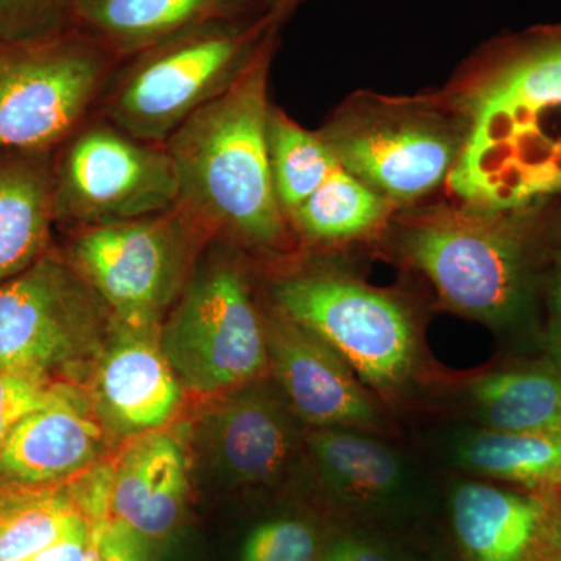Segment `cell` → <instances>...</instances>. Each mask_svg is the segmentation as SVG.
<instances>
[{
    "mask_svg": "<svg viewBox=\"0 0 561 561\" xmlns=\"http://www.w3.org/2000/svg\"><path fill=\"white\" fill-rule=\"evenodd\" d=\"M457 463L494 481L527 489H560L561 434L474 431L454 449Z\"/></svg>",
    "mask_w": 561,
    "mask_h": 561,
    "instance_id": "obj_22",
    "label": "cell"
},
{
    "mask_svg": "<svg viewBox=\"0 0 561 561\" xmlns=\"http://www.w3.org/2000/svg\"><path fill=\"white\" fill-rule=\"evenodd\" d=\"M284 20L273 11H247L140 50L121 61L95 113L135 138L164 146L238 80Z\"/></svg>",
    "mask_w": 561,
    "mask_h": 561,
    "instance_id": "obj_3",
    "label": "cell"
},
{
    "mask_svg": "<svg viewBox=\"0 0 561 561\" xmlns=\"http://www.w3.org/2000/svg\"><path fill=\"white\" fill-rule=\"evenodd\" d=\"M471 400L486 430L561 434V373L516 368L472 382Z\"/></svg>",
    "mask_w": 561,
    "mask_h": 561,
    "instance_id": "obj_21",
    "label": "cell"
},
{
    "mask_svg": "<svg viewBox=\"0 0 561 561\" xmlns=\"http://www.w3.org/2000/svg\"><path fill=\"white\" fill-rule=\"evenodd\" d=\"M339 164L394 206L448 181L461 124L451 108L416 99L362 95L319 131Z\"/></svg>",
    "mask_w": 561,
    "mask_h": 561,
    "instance_id": "obj_8",
    "label": "cell"
},
{
    "mask_svg": "<svg viewBox=\"0 0 561 561\" xmlns=\"http://www.w3.org/2000/svg\"><path fill=\"white\" fill-rule=\"evenodd\" d=\"M404 561H427V560H421V559H408V560H404Z\"/></svg>",
    "mask_w": 561,
    "mask_h": 561,
    "instance_id": "obj_37",
    "label": "cell"
},
{
    "mask_svg": "<svg viewBox=\"0 0 561 561\" xmlns=\"http://www.w3.org/2000/svg\"><path fill=\"white\" fill-rule=\"evenodd\" d=\"M195 265L162 321V351L181 386L195 393L243 387L268 367L265 316L245 268L217 245Z\"/></svg>",
    "mask_w": 561,
    "mask_h": 561,
    "instance_id": "obj_6",
    "label": "cell"
},
{
    "mask_svg": "<svg viewBox=\"0 0 561 561\" xmlns=\"http://www.w3.org/2000/svg\"><path fill=\"white\" fill-rule=\"evenodd\" d=\"M179 195L165 146L135 138L98 113L54 150L55 219L69 230L168 213Z\"/></svg>",
    "mask_w": 561,
    "mask_h": 561,
    "instance_id": "obj_10",
    "label": "cell"
},
{
    "mask_svg": "<svg viewBox=\"0 0 561 561\" xmlns=\"http://www.w3.org/2000/svg\"><path fill=\"white\" fill-rule=\"evenodd\" d=\"M463 83L453 99L461 124L454 194L507 214L561 194V27L494 47Z\"/></svg>",
    "mask_w": 561,
    "mask_h": 561,
    "instance_id": "obj_1",
    "label": "cell"
},
{
    "mask_svg": "<svg viewBox=\"0 0 561 561\" xmlns=\"http://www.w3.org/2000/svg\"><path fill=\"white\" fill-rule=\"evenodd\" d=\"M73 0H0V39L38 38L70 25Z\"/></svg>",
    "mask_w": 561,
    "mask_h": 561,
    "instance_id": "obj_27",
    "label": "cell"
},
{
    "mask_svg": "<svg viewBox=\"0 0 561 561\" xmlns=\"http://www.w3.org/2000/svg\"><path fill=\"white\" fill-rule=\"evenodd\" d=\"M160 331L161 324L130 327L111 317L92 373L91 402L116 434L157 431L179 409L183 386L162 351Z\"/></svg>",
    "mask_w": 561,
    "mask_h": 561,
    "instance_id": "obj_12",
    "label": "cell"
},
{
    "mask_svg": "<svg viewBox=\"0 0 561 561\" xmlns=\"http://www.w3.org/2000/svg\"><path fill=\"white\" fill-rule=\"evenodd\" d=\"M90 535L91 523L81 513L58 540L24 561H87Z\"/></svg>",
    "mask_w": 561,
    "mask_h": 561,
    "instance_id": "obj_30",
    "label": "cell"
},
{
    "mask_svg": "<svg viewBox=\"0 0 561 561\" xmlns=\"http://www.w3.org/2000/svg\"><path fill=\"white\" fill-rule=\"evenodd\" d=\"M55 383L21 373L0 370V446L25 416L43 409Z\"/></svg>",
    "mask_w": 561,
    "mask_h": 561,
    "instance_id": "obj_28",
    "label": "cell"
},
{
    "mask_svg": "<svg viewBox=\"0 0 561 561\" xmlns=\"http://www.w3.org/2000/svg\"><path fill=\"white\" fill-rule=\"evenodd\" d=\"M111 312L69 261L49 251L0 286V370L54 382L95 364Z\"/></svg>",
    "mask_w": 561,
    "mask_h": 561,
    "instance_id": "obj_9",
    "label": "cell"
},
{
    "mask_svg": "<svg viewBox=\"0 0 561 561\" xmlns=\"http://www.w3.org/2000/svg\"><path fill=\"white\" fill-rule=\"evenodd\" d=\"M190 481L181 443L169 432H149L128 446L113 467L111 518L147 540H161L179 526Z\"/></svg>",
    "mask_w": 561,
    "mask_h": 561,
    "instance_id": "obj_17",
    "label": "cell"
},
{
    "mask_svg": "<svg viewBox=\"0 0 561 561\" xmlns=\"http://www.w3.org/2000/svg\"><path fill=\"white\" fill-rule=\"evenodd\" d=\"M81 515L68 491L0 486V561H24Z\"/></svg>",
    "mask_w": 561,
    "mask_h": 561,
    "instance_id": "obj_25",
    "label": "cell"
},
{
    "mask_svg": "<svg viewBox=\"0 0 561 561\" xmlns=\"http://www.w3.org/2000/svg\"><path fill=\"white\" fill-rule=\"evenodd\" d=\"M273 308L327 343L362 382L389 393L411 375L416 335L389 294L331 272H297L271 286Z\"/></svg>",
    "mask_w": 561,
    "mask_h": 561,
    "instance_id": "obj_11",
    "label": "cell"
},
{
    "mask_svg": "<svg viewBox=\"0 0 561 561\" xmlns=\"http://www.w3.org/2000/svg\"><path fill=\"white\" fill-rule=\"evenodd\" d=\"M87 561H102L101 551H99L98 537L91 526L90 546H88Z\"/></svg>",
    "mask_w": 561,
    "mask_h": 561,
    "instance_id": "obj_35",
    "label": "cell"
},
{
    "mask_svg": "<svg viewBox=\"0 0 561 561\" xmlns=\"http://www.w3.org/2000/svg\"><path fill=\"white\" fill-rule=\"evenodd\" d=\"M552 335L561 353V268L552 294Z\"/></svg>",
    "mask_w": 561,
    "mask_h": 561,
    "instance_id": "obj_32",
    "label": "cell"
},
{
    "mask_svg": "<svg viewBox=\"0 0 561 561\" xmlns=\"http://www.w3.org/2000/svg\"><path fill=\"white\" fill-rule=\"evenodd\" d=\"M559 490H560V502H561V486H560V489H559ZM560 508H561V505H560Z\"/></svg>",
    "mask_w": 561,
    "mask_h": 561,
    "instance_id": "obj_38",
    "label": "cell"
},
{
    "mask_svg": "<svg viewBox=\"0 0 561 561\" xmlns=\"http://www.w3.org/2000/svg\"><path fill=\"white\" fill-rule=\"evenodd\" d=\"M254 10L267 9L257 0H73L70 25L125 60L205 22Z\"/></svg>",
    "mask_w": 561,
    "mask_h": 561,
    "instance_id": "obj_18",
    "label": "cell"
},
{
    "mask_svg": "<svg viewBox=\"0 0 561 561\" xmlns=\"http://www.w3.org/2000/svg\"><path fill=\"white\" fill-rule=\"evenodd\" d=\"M91 398L68 382L25 416L0 446V483L46 489L90 468L103 451V426Z\"/></svg>",
    "mask_w": 561,
    "mask_h": 561,
    "instance_id": "obj_14",
    "label": "cell"
},
{
    "mask_svg": "<svg viewBox=\"0 0 561 561\" xmlns=\"http://www.w3.org/2000/svg\"><path fill=\"white\" fill-rule=\"evenodd\" d=\"M393 208V203L339 165L330 179L290 214L287 224L309 242H345L370 234Z\"/></svg>",
    "mask_w": 561,
    "mask_h": 561,
    "instance_id": "obj_23",
    "label": "cell"
},
{
    "mask_svg": "<svg viewBox=\"0 0 561 561\" xmlns=\"http://www.w3.org/2000/svg\"><path fill=\"white\" fill-rule=\"evenodd\" d=\"M102 561H151L149 540L119 519L90 522Z\"/></svg>",
    "mask_w": 561,
    "mask_h": 561,
    "instance_id": "obj_29",
    "label": "cell"
},
{
    "mask_svg": "<svg viewBox=\"0 0 561 561\" xmlns=\"http://www.w3.org/2000/svg\"><path fill=\"white\" fill-rule=\"evenodd\" d=\"M267 135L276 197L289 219L341 164L319 131L306 130L275 106L268 114Z\"/></svg>",
    "mask_w": 561,
    "mask_h": 561,
    "instance_id": "obj_24",
    "label": "cell"
},
{
    "mask_svg": "<svg viewBox=\"0 0 561 561\" xmlns=\"http://www.w3.org/2000/svg\"><path fill=\"white\" fill-rule=\"evenodd\" d=\"M121 58L79 28L0 39V150H55L98 110Z\"/></svg>",
    "mask_w": 561,
    "mask_h": 561,
    "instance_id": "obj_5",
    "label": "cell"
},
{
    "mask_svg": "<svg viewBox=\"0 0 561 561\" xmlns=\"http://www.w3.org/2000/svg\"><path fill=\"white\" fill-rule=\"evenodd\" d=\"M273 33L238 80L173 133L165 149L179 176V206L210 241L275 250L289 241L268 153Z\"/></svg>",
    "mask_w": 561,
    "mask_h": 561,
    "instance_id": "obj_2",
    "label": "cell"
},
{
    "mask_svg": "<svg viewBox=\"0 0 561 561\" xmlns=\"http://www.w3.org/2000/svg\"><path fill=\"white\" fill-rule=\"evenodd\" d=\"M542 561H561V557L559 553L553 552L551 549V553H549V556L546 557V559Z\"/></svg>",
    "mask_w": 561,
    "mask_h": 561,
    "instance_id": "obj_36",
    "label": "cell"
},
{
    "mask_svg": "<svg viewBox=\"0 0 561 561\" xmlns=\"http://www.w3.org/2000/svg\"><path fill=\"white\" fill-rule=\"evenodd\" d=\"M549 545L553 552L561 557V508H556L551 513V522H549Z\"/></svg>",
    "mask_w": 561,
    "mask_h": 561,
    "instance_id": "obj_33",
    "label": "cell"
},
{
    "mask_svg": "<svg viewBox=\"0 0 561 561\" xmlns=\"http://www.w3.org/2000/svg\"><path fill=\"white\" fill-rule=\"evenodd\" d=\"M316 531L298 519H275L251 531L242 561H317Z\"/></svg>",
    "mask_w": 561,
    "mask_h": 561,
    "instance_id": "obj_26",
    "label": "cell"
},
{
    "mask_svg": "<svg viewBox=\"0 0 561 561\" xmlns=\"http://www.w3.org/2000/svg\"><path fill=\"white\" fill-rule=\"evenodd\" d=\"M401 247L454 311L494 324L522 313L526 249L507 213L468 205L419 210L402 220Z\"/></svg>",
    "mask_w": 561,
    "mask_h": 561,
    "instance_id": "obj_4",
    "label": "cell"
},
{
    "mask_svg": "<svg viewBox=\"0 0 561 561\" xmlns=\"http://www.w3.org/2000/svg\"><path fill=\"white\" fill-rule=\"evenodd\" d=\"M72 231L66 260L130 327H157L179 300L208 232L179 206L101 227Z\"/></svg>",
    "mask_w": 561,
    "mask_h": 561,
    "instance_id": "obj_7",
    "label": "cell"
},
{
    "mask_svg": "<svg viewBox=\"0 0 561 561\" xmlns=\"http://www.w3.org/2000/svg\"><path fill=\"white\" fill-rule=\"evenodd\" d=\"M265 331L268 360L300 419L317 427L378 426L371 398L327 343L276 308L265 313Z\"/></svg>",
    "mask_w": 561,
    "mask_h": 561,
    "instance_id": "obj_13",
    "label": "cell"
},
{
    "mask_svg": "<svg viewBox=\"0 0 561 561\" xmlns=\"http://www.w3.org/2000/svg\"><path fill=\"white\" fill-rule=\"evenodd\" d=\"M54 150H0V286L49 253Z\"/></svg>",
    "mask_w": 561,
    "mask_h": 561,
    "instance_id": "obj_19",
    "label": "cell"
},
{
    "mask_svg": "<svg viewBox=\"0 0 561 561\" xmlns=\"http://www.w3.org/2000/svg\"><path fill=\"white\" fill-rule=\"evenodd\" d=\"M257 2H261L268 11L287 18L289 11L295 9L301 0H257Z\"/></svg>",
    "mask_w": 561,
    "mask_h": 561,
    "instance_id": "obj_34",
    "label": "cell"
},
{
    "mask_svg": "<svg viewBox=\"0 0 561 561\" xmlns=\"http://www.w3.org/2000/svg\"><path fill=\"white\" fill-rule=\"evenodd\" d=\"M308 449L320 478L348 504H383L408 483V468L397 453L345 427H319L309 435Z\"/></svg>",
    "mask_w": 561,
    "mask_h": 561,
    "instance_id": "obj_20",
    "label": "cell"
},
{
    "mask_svg": "<svg viewBox=\"0 0 561 561\" xmlns=\"http://www.w3.org/2000/svg\"><path fill=\"white\" fill-rule=\"evenodd\" d=\"M201 440L208 463L234 483L278 478L295 446L286 404L264 383L239 387L202 421Z\"/></svg>",
    "mask_w": 561,
    "mask_h": 561,
    "instance_id": "obj_15",
    "label": "cell"
},
{
    "mask_svg": "<svg viewBox=\"0 0 561 561\" xmlns=\"http://www.w3.org/2000/svg\"><path fill=\"white\" fill-rule=\"evenodd\" d=\"M545 501L481 482L457 485L451 516L457 541L470 561H542L551 553Z\"/></svg>",
    "mask_w": 561,
    "mask_h": 561,
    "instance_id": "obj_16",
    "label": "cell"
},
{
    "mask_svg": "<svg viewBox=\"0 0 561 561\" xmlns=\"http://www.w3.org/2000/svg\"><path fill=\"white\" fill-rule=\"evenodd\" d=\"M320 561H394L378 545L356 537L332 542Z\"/></svg>",
    "mask_w": 561,
    "mask_h": 561,
    "instance_id": "obj_31",
    "label": "cell"
}]
</instances>
